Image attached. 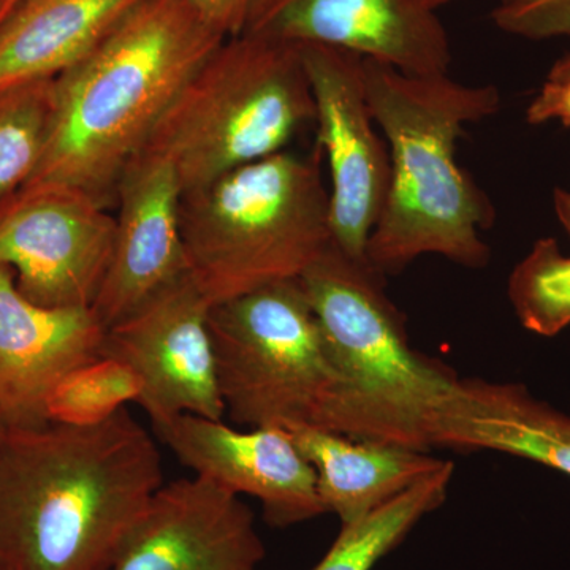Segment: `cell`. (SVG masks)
<instances>
[{"label": "cell", "mask_w": 570, "mask_h": 570, "mask_svg": "<svg viewBox=\"0 0 570 570\" xmlns=\"http://www.w3.org/2000/svg\"><path fill=\"white\" fill-rule=\"evenodd\" d=\"M163 485L156 441L127 407L94 426L7 425L0 570H110Z\"/></svg>", "instance_id": "obj_1"}, {"label": "cell", "mask_w": 570, "mask_h": 570, "mask_svg": "<svg viewBox=\"0 0 570 570\" xmlns=\"http://www.w3.org/2000/svg\"><path fill=\"white\" fill-rule=\"evenodd\" d=\"M225 40L189 0H142L56 78L50 140L29 183L80 190L110 209L127 165Z\"/></svg>", "instance_id": "obj_2"}, {"label": "cell", "mask_w": 570, "mask_h": 570, "mask_svg": "<svg viewBox=\"0 0 570 570\" xmlns=\"http://www.w3.org/2000/svg\"><path fill=\"white\" fill-rule=\"evenodd\" d=\"M371 115L390 153V186L366 247L377 275L400 273L423 255L483 268L490 247L482 230L494 208L456 163L464 129L497 115L494 85H463L449 75L415 77L363 59Z\"/></svg>", "instance_id": "obj_3"}, {"label": "cell", "mask_w": 570, "mask_h": 570, "mask_svg": "<svg viewBox=\"0 0 570 570\" xmlns=\"http://www.w3.org/2000/svg\"><path fill=\"white\" fill-rule=\"evenodd\" d=\"M299 281L337 374L324 430L430 452L459 377L412 348L384 276L332 245Z\"/></svg>", "instance_id": "obj_4"}, {"label": "cell", "mask_w": 570, "mask_h": 570, "mask_svg": "<svg viewBox=\"0 0 570 570\" xmlns=\"http://www.w3.org/2000/svg\"><path fill=\"white\" fill-rule=\"evenodd\" d=\"M322 159L285 149L183 194L187 264L213 306L302 277L333 245Z\"/></svg>", "instance_id": "obj_5"}, {"label": "cell", "mask_w": 570, "mask_h": 570, "mask_svg": "<svg viewBox=\"0 0 570 570\" xmlns=\"http://www.w3.org/2000/svg\"><path fill=\"white\" fill-rule=\"evenodd\" d=\"M314 119L299 45L239 33L184 85L146 148L170 160L184 194L285 151Z\"/></svg>", "instance_id": "obj_6"}, {"label": "cell", "mask_w": 570, "mask_h": 570, "mask_svg": "<svg viewBox=\"0 0 570 570\" xmlns=\"http://www.w3.org/2000/svg\"><path fill=\"white\" fill-rule=\"evenodd\" d=\"M217 384L225 414L249 428H324L337 374L299 277L212 307Z\"/></svg>", "instance_id": "obj_7"}, {"label": "cell", "mask_w": 570, "mask_h": 570, "mask_svg": "<svg viewBox=\"0 0 570 570\" xmlns=\"http://www.w3.org/2000/svg\"><path fill=\"white\" fill-rule=\"evenodd\" d=\"M330 170L333 246L367 264L366 247L390 186L387 142L367 104L363 56L324 45H299Z\"/></svg>", "instance_id": "obj_8"}, {"label": "cell", "mask_w": 570, "mask_h": 570, "mask_svg": "<svg viewBox=\"0 0 570 570\" xmlns=\"http://www.w3.org/2000/svg\"><path fill=\"white\" fill-rule=\"evenodd\" d=\"M115 235L110 209L80 190L41 184L0 217V265L36 305L92 307Z\"/></svg>", "instance_id": "obj_9"}, {"label": "cell", "mask_w": 570, "mask_h": 570, "mask_svg": "<svg viewBox=\"0 0 570 570\" xmlns=\"http://www.w3.org/2000/svg\"><path fill=\"white\" fill-rule=\"evenodd\" d=\"M212 307L189 272L107 330L102 356L121 360L140 377L138 404L153 425L181 414L224 419L209 333Z\"/></svg>", "instance_id": "obj_10"}, {"label": "cell", "mask_w": 570, "mask_h": 570, "mask_svg": "<svg viewBox=\"0 0 570 570\" xmlns=\"http://www.w3.org/2000/svg\"><path fill=\"white\" fill-rule=\"evenodd\" d=\"M356 52L415 77L449 75V33L426 0H255L245 31Z\"/></svg>", "instance_id": "obj_11"}, {"label": "cell", "mask_w": 570, "mask_h": 570, "mask_svg": "<svg viewBox=\"0 0 570 570\" xmlns=\"http://www.w3.org/2000/svg\"><path fill=\"white\" fill-rule=\"evenodd\" d=\"M160 441L194 475L258 499L266 523L287 528L326 513L317 475L285 428L234 430L223 420L181 414L154 423Z\"/></svg>", "instance_id": "obj_12"}, {"label": "cell", "mask_w": 570, "mask_h": 570, "mask_svg": "<svg viewBox=\"0 0 570 570\" xmlns=\"http://www.w3.org/2000/svg\"><path fill=\"white\" fill-rule=\"evenodd\" d=\"M183 187L163 154L142 148L116 193L115 247L92 309L105 328L132 316L153 296L189 273L179 206Z\"/></svg>", "instance_id": "obj_13"}, {"label": "cell", "mask_w": 570, "mask_h": 570, "mask_svg": "<svg viewBox=\"0 0 570 570\" xmlns=\"http://www.w3.org/2000/svg\"><path fill=\"white\" fill-rule=\"evenodd\" d=\"M264 558L253 510L194 475L156 491L110 570H258Z\"/></svg>", "instance_id": "obj_14"}, {"label": "cell", "mask_w": 570, "mask_h": 570, "mask_svg": "<svg viewBox=\"0 0 570 570\" xmlns=\"http://www.w3.org/2000/svg\"><path fill=\"white\" fill-rule=\"evenodd\" d=\"M107 328L92 307H48L18 291L0 265V414L7 425L47 423L45 400L71 371L102 356Z\"/></svg>", "instance_id": "obj_15"}, {"label": "cell", "mask_w": 570, "mask_h": 570, "mask_svg": "<svg viewBox=\"0 0 570 570\" xmlns=\"http://www.w3.org/2000/svg\"><path fill=\"white\" fill-rule=\"evenodd\" d=\"M433 445L508 453L570 475V415L520 384L456 379Z\"/></svg>", "instance_id": "obj_16"}, {"label": "cell", "mask_w": 570, "mask_h": 570, "mask_svg": "<svg viewBox=\"0 0 570 570\" xmlns=\"http://www.w3.org/2000/svg\"><path fill=\"white\" fill-rule=\"evenodd\" d=\"M285 430L316 471L326 512L335 513L341 524L365 519L448 464L430 452L358 441L324 428L294 425Z\"/></svg>", "instance_id": "obj_17"}, {"label": "cell", "mask_w": 570, "mask_h": 570, "mask_svg": "<svg viewBox=\"0 0 570 570\" xmlns=\"http://www.w3.org/2000/svg\"><path fill=\"white\" fill-rule=\"evenodd\" d=\"M141 2L21 0L0 22V91L59 77Z\"/></svg>", "instance_id": "obj_18"}, {"label": "cell", "mask_w": 570, "mask_h": 570, "mask_svg": "<svg viewBox=\"0 0 570 570\" xmlns=\"http://www.w3.org/2000/svg\"><path fill=\"white\" fill-rule=\"evenodd\" d=\"M453 472L455 466L449 461L436 474L385 502L365 519L341 524L335 542L311 570H373L423 517L444 504Z\"/></svg>", "instance_id": "obj_19"}, {"label": "cell", "mask_w": 570, "mask_h": 570, "mask_svg": "<svg viewBox=\"0 0 570 570\" xmlns=\"http://www.w3.org/2000/svg\"><path fill=\"white\" fill-rule=\"evenodd\" d=\"M56 112V78L0 91V197L39 170Z\"/></svg>", "instance_id": "obj_20"}, {"label": "cell", "mask_w": 570, "mask_h": 570, "mask_svg": "<svg viewBox=\"0 0 570 570\" xmlns=\"http://www.w3.org/2000/svg\"><path fill=\"white\" fill-rule=\"evenodd\" d=\"M141 392L132 367L112 356H99L52 387L45 400V419L69 426L99 425L127 404H138Z\"/></svg>", "instance_id": "obj_21"}, {"label": "cell", "mask_w": 570, "mask_h": 570, "mask_svg": "<svg viewBox=\"0 0 570 570\" xmlns=\"http://www.w3.org/2000/svg\"><path fill=\"white\" fill-rule=\"evenodd\" d=\"M508 296L520 324L543 337L570 325V255L554 238H540L510 273Z\"/></svg>", "instance_id": "obj_22"}, {"label": "cell", "mask_w": 570, "mask_h": 570, "mask_svg": "<svg viewBox=\"0 0 570 570\" xmlns=\"http://www.w3.org/2000/svg\"><path fill=\"white\" fill-rule=\"evenodd\" d=\"M491 17L501 31L523 39L570 37V0H501Z\"/></svg>", "instance_id": "obj_23"}, {"label": "cell", "mask_w": 570, "mask_h": 570, "mask_svg": "<svg viewBox=\"0 0 570 570\" xmlns=\"http://www.w3.org/2000/svg\"><path fill=\"white\" fill-rule=\"evenodd\" d=\"M527 121L531 126L558 121L570 127V78L560 81L546 80L528 107Z\"/></svg>", "instance_id": "obj_24"}, {"label": "cell", "mask_w": 570, "mask_h": 570, "mask_svg": "<svg viewBox=\"0 0 570 570\" xmlns=\"http://www.w3.org/2000/svg\"><path fill=\"white\" fill-rule=\"evenodd\" d=\"M227 39L245 31L255 0H189Z\"/></svg>", "instance_id": "obj_25"}, {"label": "cell", "mask_w": 570, "mask_h": 570, "mask_svg": "<svg viewBox=\"0 0 570 570\" xmlns=\"http://www.w3.org/2000/svg\"><path fill=\"white\" fill-rule=\"evenodd\" d=\"M553 206L558 220L570 236V190L561 189V187L554 189Z\"/></svg>", "instance_id": "obj_26"}, {"label": "cell", "mask_w": 570, "mask_h": 570, "mask_svg": "<svg viewBox=\"0 0 570 570\" xmlns=\"http://www.w3.org/2000/svg\"><path fill=\"white\" fill-rule=\"evenodd\" d=\"M568 78H570V55L554 62L547 75V80L550 81L568 80Z\"/></svg>", "instance_id": "obj_27"}, {"label": "cell", "mask_w": 570, "mask_h": 570, "mask_svg": "<svg viewBox=\"0 0 570 570\" xmlns=\"http://www.w3.org/2000/svg\"><path fill=\"white\" fill-rule=\"evenodd\" d=\"M20 2L21 0H3L2 9H0V22L6 20L11 11H13L14 7H17Z\"/></svg>", "instance_id": "obj_28"}, {"label": "cell", "mask_w": 570, "mask_h": 570, "mask_svg": "<svg viewBox=\"0 0 570 570\" xmlns=\"http://www.w3.org/2000/svg\"><path fill=\"white\" fill-rule=\"evenodd\" d=\"M434 10H438L439 7L444 6V3L450 2V0H426Z\"/></svg>", "instance_id": "obj_29"}, {"label": "cell", "mask_w": 570, "mask_h": 570, "mask_svg": "<svg viewBox=\"0 0 570 570\" xmlns=\"http://www.w3.org/2000/svg\"><path fill=\"white\" fill-rule=\"evenodd\" d=\"M7 423L3 420L2 414H0V439H2L3 431H6Z\"/></svg>", "instance_id": "obj_30"}, {"label": "cell", "mask_w": 570, "mask_h": 570, "mask_svg": "<svg viewBox=\"0 0 570 570\" xmlns=\"http://www.w3.org/2000/svg\"><path fill=\"white\" fill-rule=\"evenodd\" d=\"M3 0H0V9H2Z\"/></svg>", "instance_id": "obj_31"}]
</instances>
